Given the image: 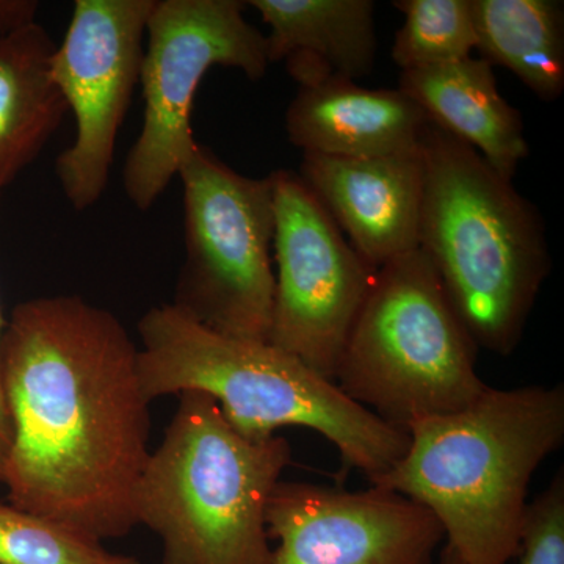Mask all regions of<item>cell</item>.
<instances>
[{
	"instance_id": "cell-1",
	"label": "cell",
	"mask_w": 564,
	"mask_h": 564,
	"mask_svg": "<svg viewBox=\"0 0 564 564\" xmlns=\"http://www.w3.org/2000/svg\"><path fill=\"white\" fill-rule=\"evenodd\" d=\"M13 429L3 484L14 507L102 543L139 525L151 451L139 345L79 295L13 307L0 339Z\"/></svg>"
},
{
	"instance_id": "cell-2",
	"label": "cell",
	"mask_w": 564,
	"mask_h": 564,
	"mask_svg": "<svg viewBox=\"0 0 564 564\" xmlns=\"http://www.w3.org/2000/svg\"><path fill=\"white\" fill-rule=\"evenodd\" d=\"M406 430V454L370 485L432 511L464 564L516 558L530 481L564 443V386H488L458 413Z\"/></svg>"
},
{
	"instance_id": "cell-3",
	"label": "cell",
	"mask_w": 564,
	"mask_h": 564,
	"mask_svg": "<svg viewBox=\"0 0 564 564\" xmlns=\"http://www.w3.org/2000/svg\"><path fill=\"white\" fill-rule=\"evenodd\" d=\"M419 250L475 347L510 356L551 272L540 212L469 144L429 120Z\"/></svg>"
},
{
	"instance_id": "cell-4",
	"label": "cell",
	"mask_w": 564,
	"mask_h": 564,
	"mask_svg": "<svg viewBox=\"0 0 564 564\" xmlns=\"http://www.w3.org/2000/svg\"><path fill=\"white\" fill-rule=\"evenodd\" d=\"M139 334L140 383L150 402L206 393L251 440L285 426L314 430L339 451L344 466L369 480L406 454L408 430L351 402L334 381L272 344L210 332L172 303L151 307L140 318Z\"/></svg>"
},
{
	"instance_id": "cell-5",
	"label": "cell",
	"mask_w": 564,
	"mask_h": 564,
	"mask_svg": "<svg viewBox=\"0 0 564 564\" xmlns=\"http://www.w3.org/2000/svg\"><path fill=\"white\" fill-rule=\"evenodd\" d=\"M177 397L137 489L139 525L158 534L162 564H274L267 508L291 444L243 436L206 393Z\"/></svg>"
},
{
	"instance_id": "cell-6",
	"label": "cell",
	"mask_w": 564,
	"mask_h": 564,
	"mask_svg": "<svg viewBox=\"0 0 564 564\" xmlns=\"http://www.w3.org/2000/svg\"><path fill=\"white\" fill-rule=\"evenodd\" d=\"M477 350L417 248L375 273L334 383L351 402L406 430L458 413L486 391Z\"/></svg>"
},
{
	"instance_id": "cell-7",
	"label": "cell",
	"mask_w": 564,
	"mask_h": 564,
	"mask_svg": "<svg viewBox=\"0 0 564 564\" xmlns=\"http://www.w3.org/2000/svg\"><path fill=\"white\" fill-rule=\"evenodd\" d=\"M185 261L173 306L204 328L269 343L274 300L270 176L234 172L196 143L182 163Z\"/></svg>"
},
{
	"instance_id": "cell-8",
	"label": "cell",
	"mask_w": 564,
	"mask_h": 564,
	"mask_svg": "<svg viewBox=\"0 0 564 564\" xmlns=\"http://www.w3.org/2000/svg\"><path fill=\"white\" fill-rule=\"evenodd\" d=\"M245 9L242 0H155L140 69L143 126L122 170L137 209L154 206L198 143L193 102L209 69H239L252 82L265 76V35L245 20Z\"/></svg>"
},
{
	"instance_id": "cell-9",
	"label": "cell",
	"mask_w": 564,
	"mask_h": 564,
	"mask_svg": "<svg viewBox=\"0 0 564 564\" xmlns=\"http://www.w3.org/2000/svg\"><path fill=\"white\" fill-rule=\"evenodd\" d=\"M270 180L276 270L269 344L334 381L377 269L351 247L299 173L278 170Z\"/></svg>"
},
{
	"instance_id": "cell-10",
	"label": "cell",
	"mask_w": 564,
	"mask_h": 564,
	"mask_svg": "<svg viewBox=\"0 0 564 564\" xmlns=\"http://www.w3.org/2000/svg\"><path fill=\"white\" fill-rule=\"evenodd\" d=\"M155 0H76L50 76L76 120V139L58 155L55 176L77 212L109 185L115 148L140 84L143 40Z\"/></svg>"
},
{
	"instance_id": "cell-11",
	"label": "cell",
	"mask_w": 564,
	"mask_h": 564,
	"mask_svg": "<svg viewBox=\"0 0 564 564\" xmlns=\"http://www.w3.org/2000/svg\"><path fill=\"white\" fill-rule=\"evenodd\" d=\"M274 564H433L445 540L432 511L402 494L280 481L267 508Z\"/></svg>"
},
{
	"instance_id": "cell-12",
	"label": "cell",
	"mask_w": 564,
	"mask_h": 564,
	"mask_svg": "<svg viewBox=\"0 0 564 564\" xmlns=\"http://www.w3.org/2000/svg\"><path fill=\"white\" fill-rule=\"evenodd\" d=\"M299 176L373 269L417 250L421 147L403 154L364 159L303 152Z\"/></svg>"
},
{
	"instance_id": "cell-13",
	"label": "cell",
	"mask_w": 564,
	"mask_h": 564,
	"mask_svg": "<svg viewBox=\"0 0 564 564\" xmlns=\"http://www.w3.org/2000/svg\"><path fill=\"white\" fill-rule=\"evenodd\" d=\"M429 117L400 90L351 80L300 87L285 113L293 147L334 158H383L419 150Z\"/></svg>"
},
{
	"instance_id": "cell-14",
	"label": "cell",
	"mask_w": 564,
	"mask_h": 564,
	"mask_svg": "<svg viewBox=\"0 0 564 564\" xmlns=\"http://www.w3.org/2000/svg\"><path fill=\"white\" fill-rule=\"evenodd\" d=\"M270 28V65L300 87L369 76L377 58L372 0H248Z\"/></svg>"
},
{
	"instance_id": "cell-15",
	"label": "cell",
	"mask_w": 564,
	"mask_h": 564,
	"mask_svg": "<svg viewBox=\"0 0 564 564\" xmlns=\"http://www.w3.org/2000/svg\"><path fill=\"white\" fill-rule=\"evenodd\" d=\"M494 66L481 58L404 70L399 90L413 99L429 120L473 147L500 176L513 180L529 158L522 113L497 87Z\"/></svg>"
},
{
	"instance_id": "cell-16",
	"label": "cell",
	"mask_w": 564,
	"mask_h": 564,
	"mask_svg": "<svg viewBox=\"0 0 564 564\" xmlns=\"http://www.w3.org/2000/svg\"><path fill=\"white\" fill-rule=\"evenodd\" d=\"M54 47L36 20L0 33V192L35 161L68 111L50 76Z\"/></svg>"
},
{
	"instance_id": "cell-17",
	"label": "cell",
	"mask_w": 564,
	"mask_h": 564,
	"mask_svg": "<svg viewBox=\"0 0 564 564\" xmlns=\"http://www.w3.org/2000/svg\"><path fill=\"white\" fill-rule=\"evenodd\" d=\"M477 50L543 101L564 91L562 0H470Z\"/></svg>"
},
{
	"instance_id": "cell-18",
	"label": "cell",
	"mask_w": 564,
	"mask_h": 564,
	"mask_svg": "<svg viewBox=\"0 0 564 564\" xmlns=\"http://www.w3.org/2000/svg\"><path fill=\"white\" fill-rule=\"evenodd\" d=\"M393 7L404 17L391 52L402 73L473 57L477 35L470 0H397Z\"/></svg>"
},
{
	"instance_id": "cell-19",
	"label": "cell",
	"mask_w": 564,
	"mask_h": 564,
	"mask_svg": "<svg viewBox=\"0 0 564 564\" xmlns=\"http://www.w3.org/2000/svg\"><path fill=\"white\" fill-rule=\"evenodd\" d=\"M0 564H140L44 516L0 503Z\"/></svg>"
},
{
	"instance_id": "cell-20",
	"label": "cell",
	"mask_w": 564,
	"mask_h": 564,
	"mask_svg": "<svg viewBox=\"0 0 564 564\" xmlns=\"http://www.w3.org/2000/svg\"><path fill=\"white\" fill-rule=\"evenodd\" d=\"M519 564H564V474L527 507Z\"/></svg>"
},
{
	"instance_id": "cell-21",
	"label": "cell",
	"mask_w": 564,
	"mask_h": 564,
	"mask_svg": "<svg viewBox=\"0 0 564 564\" xmlns=\"http://www.w3.org/2000/svg\"><path fill=\"white\" fill-rule=\"evenodd\" d=\"M39 9L36 0H0V33L36 20Z\"/></svg>"
},
{
	"instance_id": "cell-22",
	"label": "cell",
	"mask_w": 564,
	"mask_h": 564,
	"mask_svg": "<svg viewBox=\"0 0 564 564\" xmlns=\"http://www.w3.org/2000/svg\"><path fill=\"white\" fill-rule=\"evenodd\" d=\"M3 326H6V321H3L2 317V310H0V339H2ZM11 443H13V429H11L9 406H7L2 373H0V485L3 484V475H6L7 462H9Z\"/></svg>"
},
{
	"instance_id": "cell-23",
	"label": "cell",
	"mask_w": 564,
	"mask_h": 564,
	"mask_svg": "<svg viewBox=\"0 0 564 564\" xmlns=\"http://www.w3.org/2000/svg\"><path fill=\"white\" fill-rule=\"evenodd\" d=\"M440 564H464V562L451 545L445 544L441 552Z\"/></svg>"
}]
</instances>
